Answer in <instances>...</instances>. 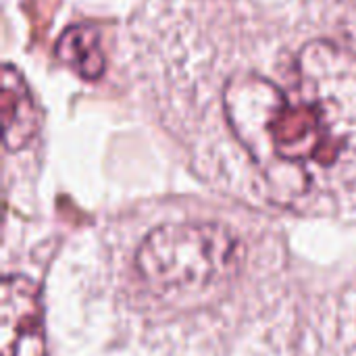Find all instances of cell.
<instances>
[{
  "mask_svg": "<svg viewBox=\"0 0 356 356\" xmlns=\"http://www.w3.org/2000/svg\"><path fill=\"white\" fill-rule=\"evenodd\" d=\"M286 79L242 71L223 88L225 123L282 202L356 175V52L309 40Z\"/></svg>",
  "mask_w": 356,
  "mask_h": 356,
  "instance_id": "1",
  "label": "cell"
},
{
  "mask_svg": "<svg viewBox=\"0 0 356 356\" xmlns=\"http://www.w3.org/2000/svg\"><path fill=\"white\" fill-rule=\"evenodd\" d=\"M134 267L140 286L163 302L202 300L234 282L242 244L217 223H167L144 238Z\"/></svg>",
  "mask_w": 356,
  "mask_h": 356,
  "instance_id": "2",
  "label": "cell"
},
{
  "mask_svg": "<svg viewBox=\"0 0 356 356\" xmlns=\"http://www.w3.org/2000/svg\"><path fill=\"white\" fill-rule=\"evenodd\" d=\"M2 356H46L42 305L33 282L6 275L0 292Z\"/></svg>",
  "mask_w": 356,
  "mask_h": 356,
  "instance_id": "3",
  "label": "cell"
},
{
  "mask_svg": "<svg viewBox=\"0 0 356 356\" xmlns=\"http://www.w3.org/2000/svg\"><path fill=\"white\" fill-rule=\"evenodd\" d=\"M40 127V117L31 98V92L13 65L2 69V131L4 148L21 150Z\"/></svg>",
  "mask_w": 356,
  "mask_h": 356,
  "instance_id": "4",
  "label": "cell"
},
{
  "mask_svg": "<svg viewBox=\"0 0 356 356\" xmlns=\"http://www.w3.org/2000/svg\"><path fill=\"white\" fill-rule=\"evenodd\" d=\"M56 56L81 79L96 81L104 73L106 60L100 33L92 25H71L56 42Z\"/></svg>",
  "mask_w": 356,
  "mask_h": 356,
  "instance_id": "5",
  "label": "cell"
}]
</instances>
